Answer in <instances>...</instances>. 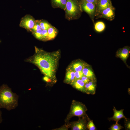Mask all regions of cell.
<instances>
[{"label": "cell", "mask_w": 130, "mask_h": 130, "mask_svg": "<svg viewBox=\"0 0 130 130\" xmlns=\"http://www.w3.org/2000/svg\"><path fill=\"white\" fill-rule=\"evenodd\" d=\"M35 52L32 56L26 59V61L36 66L45 76L52 80H55L56 73L60 56L58 51L49 52L35 46Z\"/></svg>", "instance_id": "6da1fadb"}, {"label": "cell", "mask_w": 130, "mask_h": 130, "mask_svg": "<svg viewBox=\"0 0 130 130\" xmlns=\"http://www.w3.org/2000/svg\"><path fill=\"white\" fill-rule=\"evenodd\" d=\"M19 98L7 84H3L0 86V109L9 111L15 109L18 105Z\"/></svg>", "instance_id": "7a4b0ae2"}, {"label": "cell", "mask_w": 130, "mask_h": 130, "mask_svg": "<svg viewBox=\"0 0 130 130\" xmlns=\"http://www.w3.org/2000/svg\"><path fill=\"white\" fill-rule=\"evenodd\" d=\"M64 11L65 18L68 20L78 19L82 12L80 0H67Z\"/></svg>", "instance_id": "3957f363"}, {"label": "cell", "mask_w": 130, "mask_h": 130, "mask_svg": "<svg viewBox=\"0 0 130 130\" xmlns=\"http://www.w3.org/2000/svg\"><path fill=\"white\" fill-rule=\"evenodd\" d=\"M87 109L85 105L82 103L72 100L69 113L65 120V124L69 122L72 117L77 116L78 117H88L86 113Z\"/></svg>", "instance_id": "277c9868"}, {"label": "cell", "mask_w": 130, "mask_h": 130, "mask_svg": "<svg viewBox=\"0 0 130 130\" xmlns=\"http://www.w3.org/2000/svg\"><path fill=\"white\" fill-rule=\"evenodd\" d=\"M88 116L79 117L77 121H73L69 123V128L72 130H87V125L88 120Z\"/></svg>", "instance_id": "5b68a950"}, {"label": "cell", "mask_w": 130, "mask_h": 130, "mask_svg": "<svg viewBox=\"0 0 130 130\" xmlns=\"http://www.w3.org/2000/svg\"><path fill=\"white\" fill-rule=\"evenodd\" d=\"M36 22V20L32 16L27 14L21 19L20 26L30 32L35 25Z\"/></svg>", "instance_id": "8992f818"}, {"label": "cell", "mask_w": 130, "mask_h": 130, "mask_svg": "<svg viewBox=\"0 0 130 130\" xmlns=\"http://www.w3.org/2000/svg\"><path fill=\"white\" fill-rule=\"evenodd\" d=\"M88 65L84 61L78 59L73 61L68 67L74 72L80 71Z\"/></svg>", "instance_id": "52a82bcc"}, {"label": "cell", "mask_w": 130, "mask_h": 130, "mask_svg": "<svg viewBox=\"0 0 130 130\" xmlns=\"http://www.w3.org/2000/svg\"><path fill=\"white\" fill-rule=\"evenodd\" d=\"M80 1L82 11H83L92 17L94 14L96 9V5L91 3Z\"/></svg>", "instance_id": "ba28073f"}, {"label": "cell", "mask_w": 130, "mask_h": 130, "mask_svg": "<svg viewBox=\"0 0 130 130\" xmlns=\"http://www.w3.org/2000/svg\"><path fill=\"white\" fill-rule=\"evenodd\" d=\"M115 10L112 5L103 10L100 13L101 17L110 20H113L115 17Z\"/></svg>", "instance_id": "9c48e42d"}, {"label": "cell", "mask_w": 130, "mask_h": 130, "mask_svg": "<svg viewBox=\"0 0 130 130\" xmlns=\"http://www.w3.org/2000/svg\"><path fill=\"white\" fill-rule=\"evenodd\" d=\"M130 47L126 46L120 49L116 52V56L125 62L129 57L130 53Z\"/></svg>", "instance_id": "30bf717a"}, {"label": "cell", "mask_w": 130, "mask_h": 130, "mask_svg": "<svg viewBox=\"0 0 130 130\" xmlns=\"http://www.w3.org/2000/svg\"><path fill=\"white\" fill-rule=\"evenodd\" d=\"M71 85L73 87L77 90L88 94L85 88V84L81 79H75Z\"/></svg>", "instance_id": "8fae6325"}, {"label": "cell", "mask_w": 130, "mask_h": 130, "mask_svg": "<svg viewBox=\"0 0 130 130\" xmlns=\"http://www.w3.org/2000/svg\"><path fill=\"white\" fill-rule=\"evenodd\" d=\"M112 5L111 0H98L96 5V10L100 13L103 10Z\"/></svg>", "instance_id": "7c38bea8"}, {"label": "cell", "mask_w": 130, "mask_h": 130, "mask_svg": "<svg viewBox=\"0 0 130 130\" xmlns=\"http://www.w3.org/2000/svg\"><path fill=\"white\" fill-rule=\"evenodd\" d=\"M124 109H121L119 110H117L114 106L113 107V110L114 112L113 116L111 117H109L108 120L109 121L111 120L114 121L116 123H118L121 119L124 118L126 119L127 118L125 117L123 114Z\"/></svg>", "instance_id": "4fadbf2b"}, {"label": "cell", "mask_w": 130, "mask_h": 130, "mask_svg": "<svg viewBox=\"0 0 130 130\" xmlns=\"http://www.w3.org/2000/svg\"><path fill=\"white\" fill-rule=\"evenodd\" d=\"M84 75L85 76L91 80L96 82L97 79L93 70L90 66L88 64L82 70Z\"/></svg>", "instance_id": "5bb4252c"}, {"label": "cell", "mask_w": 130, "mask_h": 130, "mask_svg": "<svg viewBox=\"0 0 130 130\" xmlns=\"http://www.w3.org/2000/svg\"><path fill=\"white\" fill-rule=\"evenodd\" d=\"M75 79V72L67 68L66 69L64 82L71 85Z\"/></svg>", "instance_id": "9a60e30c"}, {"label": "cell", "mask_w": 130, "mask_h": 130, "mask_svg": "<svg viewBox=\"0 0 130 130\" xmlns=\"http://www.w3.org/2000/svg\"><path fill=\"white\" fill-rule=\"evenodd\" d=\"M51 0L52 6L53 8H59L65 10L67 0Z\"/></svg>", "instance_id": "2e32d148"}, {"label": "cell", "mask_w": 130, "mask_h": 130, "mask_svg": "<svg viewBox=\"0 0 130 130\" xmlns=\"http://www.w3.org/2000/svg\"><path fill=\"white\" fill-rule=\"evenodd\" d=\"M96 82L90 80L88 83L85 84V87L88 94L94 95L96 92Z\"/></svg>", "instance_id": "e0dca14e"}, {"label": "cell", "mask_w": 130, "mask_h": 130, "mask_svg": "<svg viewBox=\"0 0 130 130\" xmlns=\"http://www.w3.org/2000/svg\"><path fill=\"white\" fill-rule=\"evenodd\" d=\"M48 40L54 39L57 35L58 30L54 27L51 25L47 30Z\"/></svg>", "instance_id": "ac0fdd59"}, {"label": "cell", "mask_w": 130, "mask_h": 130, "mask_svg": "<svg viewBox=\"0 0 130 130\" xmlns=\"http://www.w3.org/2000/svg\"><path fill=\"white\" fill-rule=\"evenodd\" d=\"M105 28V24L102 21H98L95 24V29L98 32H100L103 31L104 29Z\"/></svg>", "instance_id": "d6986e66"}, {"label": "cell", "mask_w": 130, "mask_h": 130, "mask_svg": "<svg viewBox=\"0 0 130 130\" xmlns=\"http://www.w3.org/2000/svg\"><path fill=\"white\" fill-rule=\"evenodd\" d=\"M40 25L42 30H47L52 25L47 21L43 20H39Z\"/></svg>", "instance_id": "ffe728a7"}, {"label": "cell", "mask_w": 130, "mask_h": 130, "mask_svg": "<svg viewBox=\"0 0 130 130\" xmlns=\"http://www.w3.org/2000/svg\"><path fill=\"white\" fill-rule=\"evenodd\" d=\"M87 129L89 130H97L92 120L89 119L88 120L87 125Z\"/></svg>", "instance_id": "44dd1931"}, {"label": "cell", "mask_w": 130, "mask_h": 130, "mask_svg": "<svg viewBox=\"0 0 130 130\" xmlns=\"http://www.w3.org/2000/svg\"><path fill=\"white\" fill-rule=\"evenodd\" d=\"M42 30L41 29L32 32V33L36 38L39 40H42Z\"/></svg>", "instance_id": "7402d4cb"}, {"label": "cell", "mask_w": 130, "mask_h": 130, "mask_svg": "<svg viewBox=\"0 0 130 130\" xmlns=\"http://www.w3.org/2000/svg\"><path fill=\"white\" fill-rule=\"evenodd\" d=\"M123 127L118 123H116L115 124H113L111 125L109 129L110 130H120L124 128Z\"/></svg>", "instance_id": "603a6c76"}, {"label": "cell", "mask_w": 130, "mask_h": 130, "mask_svg": "<svg viewBox=\"0 0 130 130\" xmlns=\"http://www.w3.org/2000/svg\"><path fill=\"white\" fill-rule=\"evenodd\" d=\"M40 25L39 20H36L35 24L33 28L30 31L32 33L41 29Z\"/></svg>", "instance_id": "cb8c5ba5"}, {"label": "cell", "mask_w": 130, "mask_h": 130, "mask_svg": "<svg viewBox=\"0 0 130 130\" xmlns=\"http://www.w3.org/2000/svg\"><path fill=\"white\" fill-rule=\"evenodd\" d=\"M42 41H46L48 40V33L47 30H42Z\"/></svg>", "instance_id": "d4e9b609"}, {"label": "cell", "mask_w": 130, "mask_h": 130, "mask_svg": "<svg viewBox=\"0 0 130 130\" xmlns=\"http://www.w3.org/2000/svg\"><path fill=\"white\" fill-rule=\"evenodd\" d=\"M124 126L126 130H130V121L129 119H125Z\"/></svg>", "instance_id": "484cf974"}, {"label": "cell", "mask_w": 130, "mask_h": 130, "mask_svg": "<svg viewBox=\"0 0 130 130\" xmlns=\"http://www.w3.org/2000/svg\"><path fill=\"white\" fill-rule=\"evenodd\" d=\"M75 79H81L84 75L82 71L75 72Z\"/></svg>", "instance_id": "4316f807"}, {"label": "cell", "mask_w": 130, "mask_h": 130, "mask_svg": "<svg viewBox=\"0 0 130 130\" xmlns=\"http://www.w3.org/2000/svg\"><path fill=\"white\" fill-rule=\"evenodd\" d=\"M69 123L65 124L64 125L59 128L53 129V130H68V129L69 128Z\"/></svg>", "instance_id": "83f0119b"}, {"label": "cell", "mask_w": 130, "mask_h": 130, "mask_svg": "<svg viewBox=\"0 0 130 130\" xmlns=\"http://www.w3.org/2000/svg\"><path fill=\"white\" fill-rule=\"evenodd\" d=\"M80 79L85 84L88 83L91 80L89 78L84 75Z\"/></svg>", "instance_id": "f1b7e54d"}, {"label": "cell", "mask_w": 130, "mask_h": 130, "mask_svg": "<svg viewBox=\"0 0 130 130\" xmlns=\"http://www.w3.org/2000/svg\"><path fill=\"white\" fill-rule=\"evenodd\" d=\"M81 1L91 3L96 5L97 0H80Z\"/></svg>", "instance_id": "f546056e"}, {"label": "cell", "mask_w": 130, "mask_h": 130, "mask_svg": "<svg viewBox=\"0 0 130 130\" xmlns=\"http://www.w3.org/2000/svg\"><path fill=\"white\" fill-rule=\"evenodd\" d=\"M43 79L44 81L47 83L50 82H51L52 81L51 79L46 76H44V77H43Z\"/></svg>", "instance_id": "4dcf8cb0"}, {"label": "cell", "mask_w": 130, "mask_h": 130, "mask_svg": "<svg viewBox=\"0 0 130 130\" xmlns=\"http://www.w3.org/2000/svg\"><path fill=\"white\" fill-rule=\"evenodd\" d=\"M2 112L0 110V124H1L2 121Z\"/></svg>", "instance_id": "1f68e13d"}, {"label": "cell", "mask_w": 130, "mask_h": 130, "mask_svg": "<svg viewBox=\"0 0 130 130\" xmlns=\"http://www.w3.org/2000/svg\"></svg>", "instance_id": "d6a6232c"}]
</instances>
